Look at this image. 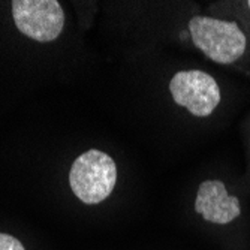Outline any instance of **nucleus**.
<instances>
[{"mask_svg":"<svg viewBox=\"0 0 250 250\" xmlns=\"http://www.w3.org/2000/svg\"><path fill=\"white\" fill-rule=\"evenodd\" d=\"M0 250H26V247L14 235L0 232Z\"/></svg>","mask_w":250,"mask_h":250,"instance_id":"nucleus-7","label":"nucleus"},{"mask_svg":"<svg viewBox=\"0 0 250 250\" xmlns=\"http://www.w3.org/2000/svg\"><path fill=\"white\" fill-rule=\"evenodd\" d=\"M192 208L201 223L225 237L232 246L250 244V223L243 195L234 190L228 181L217 177L199 181Z\"/></svg>","mask_w":250,"mask_h":250,"instance_id":"nucleus-2","label":"nucleus"},{"mask_svg":"<svg viewBox=\"0 0 250 250\" xmlns=\"http://www.w3.org/2000/svg\"><path fill=\"white\" fill-rule=\"evenodd\" d=\"M117 164L108 153L90 148L80 154L69 171L74 195L85 206H98L111 196L117 185Z\"/></svg>","mask_w":250,"mask_h":250,"instance_id":"nucleus-3","label":"nucleus"},{"mask_svg":"<svg viewBox=\"0 0 250 250\" xmlns=\"http://www.w3.org/2000/svg\"><path fill=\"white\" fill-rule=\"evenodd\" d=\"M186 36L213 63L250 77V32L240 22L211 14H193L186 22Z\"/></svg>","mask_w":250,"mask_h":250,"instance_id":"nucleus-1","label":"nucleus"},{"mask_svg":"<svg viewBox=\"0 0 250 250\" xmlns=\"http://www.w3.org/2000/svg\"><path fill=\"white\" fill-rule=\"evenodd\" d=\"M210 14L220 18L234 20L250 32V0L246 2H220L210 6Z\"/></svg>","mask_w":250,"mask_h":250,"instance_id":"nucleus-6","label":"nucleus"},{"mask_svg":"<svg viewBox=\"0 0 250 250\" xmlns=\"http://www.w3.org/2000/svg\"><path fill=\"white\" fill-rule=\"evenodd\" d=\"M12 18L20 33L38 41H56L64 27V12L56 0H14Z\"/></svg>","mask_w":250,"mask_h":250,"instance_id":"nucleus-5","label":"nucleus"},{"mask_svg":"<svg viewBox=\"0 0 250 250\" xmlns=\"http://www.w3.org/2000/svg\"><path fill=\"white\" fill-rule=\"evenodd\" d=\"M175 105L185 108L195 119H208L223 102V90L214 75L202 69H181L168 84Z\"/></svg>","mask_w":250,"mask_h":250,"instance_id":"nucleus-4","label":"nucleus"}]
</instances>
